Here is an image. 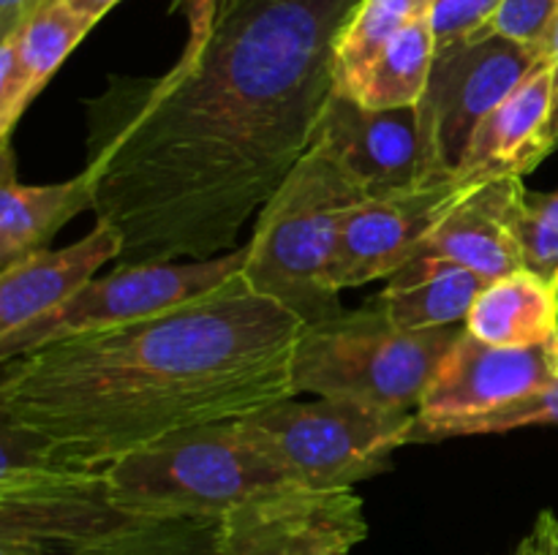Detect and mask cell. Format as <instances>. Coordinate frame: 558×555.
I'll use <instances>...</instances> for the list:
<instances>
[{
	"instance_id": "d6986e66",
	"label": "cell",
	"mask_w": 558,
	"mask_h": 555,
	"mask_svg": "<svg viewBox=\"0 0 558 555\" xmlns=\"http://www.w3.org/2000/svg\"><path fill=\"white\" fill-rule=\"evenodd\" d=\"M466 332L490 346H548L554 335L550 283L532 270L490 281L469 310Z\"/></svg>"
},
{
	"instance_id": "7c38bea8",
	"label": "cell",
	"mask_w": 558,
	"mask_h": 555,
	"mask_svg": "<svg viewBox=\"0 0 558 555\" xmlns=\"http://www.w3.org/2000/svg\"><path fill=\"white\" fill-rule=\"evenodd\" d=\"M474 185L477 183H461L452 177L417 190L376 196L354 207L341 229V243L330 272L332 288L341 294L343 288L390 278L401 270L450 215L452 207L472 194Z\"/></svg>"
},
{
	"instance_id": "e575fe53",
	"label": "cell",
	"mask_w": 558,
	"mask_h": 555,
	"mask_svg": "<svg viewBox=\"0 0 558 555\" xmlns=\"http://www.w3.org/2000/svg\"><path fill=\"white\" fill-rule=\"evenodd\" d=\"M44 3V0H36V9H38V5H41ZM36 9H33V11H36Z\"/></svg>"
},
{
	"instance_id": "4dcf8cb0",
	"label": "cell",
	"mask_w": 558,
	"mask_h": 555,
	"mask_svg": "<svg viewBox=\"0 0 558 555\" xmlns=\"http://www.w3.org/2000/svg\"><path fill=\"white\" fill-rule=\"evenodd\" d=\"M36 9V0H0V38L11 36Z\"/></svg>"
},
{
	"instance_id": "4fadbf2b",
	"label": "cell",
	"mask_w": 558,
	"mask_h": 555,
	"mask_svg": "<svg viewBox=\"0 0 558 555\" xmlns=\"http://www.w3.org/2000/svg\"><path fill=\"white\" fill-rule=\"evenodd\" d=\"M556 379L548 346L505 348L466 330L436 365L417 406L420 422L477 417L543 390Z\"/></svg>"
},
{
	"instance_id": "ac0fdd59",
	"label": "cell",
	"mask_w": 558,
	"mask_h": 555,
	"mask_svg": "<svg viewBox=\"0 0 558 555\" xmlns=\"http://www.w3.org/2000/svg\"><path fill=\"white\" fill-rule=\"evenodd\" d=\"M485 286V278L456 261L420 256L392 272L374 299L403 330H439L466 324Z\"/></svg>"
},
{
	"instance_id": "d4e9b609",
	"label": "cell",
	"mask_w": 558,
	"mask_h": 555,
	"mask_svg": "<svg viewBox=\"0 0 558 555\" xmlns=\"http://www.w3.org/2000/svg\"><path fill=\"white\" fill-rule=\"evenodd\" d=\"M512 229L521 243L526 270L554 281L558 272V190L523 194L512 212Z\"/></svg>"
},
{
	"instance_id": "7402d4cb",
	"label": "cell",
	"mask_w": 558,
	"mask_h": 555,
	"mask_svg": "<svg viewBox=\"0 0 558 555\" xmlns=\"http://www.w3.org/2000/svg\"><path fill=\"white\" fill-rule=\"evenodd\" d=\"M428 9L430 0H360L338 38V90H343L396 33H401L417 16L428 14Z\"/></svg>"
},
{
	"instance_id": "277c9868",
	"label": "cell",
	"mask_w": 558,
	"mask_h": 555,
	"mask_svg": "<svg viewBox=\"0 0 558 555\" xmlns=\"http://www.w3.org/2000/svg\"><path fill=\"white\" fill-rule=\"evenodd\" d=\"M466 324L403 330L376 299L305 326L292 362L294 392L417 411L420 397L447 348Z\"/></svg>"
},
{
	"instance_id": "5b68a950",
	"label": "cell",
	"mask_w": 558,
	"mask_h": 555,
	"mask_svg": "<svg viewBox=\"0 0 558 555\" xmlns=\"http://www.w3.org/2000/svg\"><path fill=\"white\" fill-rule=\"evenodd\" d=\"M104 473L114 504L134 517H223L251 498L300 488L234 422L169 435Z\"/></svg>"
},
{
	"instance_id": "2e32d148",
	"label": "cell",
	"mask_w": 558,
	"mask_h": 555,
	"mask_svg": "<svg viewBox=\"0 0 558 555\" xmlns=\"http://www.w3.org/2000/svg\"><path fill=\"white\" fill-rule=\"evenodd\" d=\"M120 254V232L96 221V229L69 248L38 250L0 270V335L60 308L87 286L107 261H118Z\"/></svg>"
},
{
	"instance_id": "7a4b0ae2",
	"label": "cell",
	"mask_w": 558,
	"mask_h": 555,
	"mask_svg": "<svg viewBox=\"0 0 558 555\" xmlns=\"http://www.w3.org/2000/svg\"><path fill=\"white\" fill-rule=\"evenodd\" d=\"M305 321L240 275L163 313L82 332L0 368V422L58 466L112 462L294 397Z\"/></svg>"
},
{
	"instance_id": "6da1fadb",
	"label": "cell",
	"mask_w": 558,
	"mask_h": 555,
	"mask_svg": "<svg viewBox=\"0 0 558 555\" xmlns=\"http://www.w3.org/2000/svg\"><path fill=\"white\" fill-rule=\"evenodd\" d=\"M189 38L167 74L93 101V212L120 264L234 250L322 134L336 49L360 0H185Z\"/></svg>"
},
{
	"instance_id": "8fae6325",
	"label": "cell",
	"mask_w": 558,
	"mask_h": 555,
	"mask_svg": "<svg viewBox=\"0 0 558 555\" xmlns=\"http://www.w3.org/2000/svg\"><path fill=\"white\" fill-rule=\"evenodd\" d=\"M322 136L330 141L349 174L363 185L368 199L452 180L441 166L428 114L420 103L365 109L343 92H336Z\"/></svg>"
},
{
	"instance_id": "30bf717a",
	"label": "cell",
	"mask_w": 558,
	"mask_h": 555,
	"mask_svg": "<svg viewBox=\"0 0 558 555\" xmlns=\"http://www.w3.org/2000/svg\"><path fill=\"white\" fill-rule=\"evenodd\" d=\"M365 536L368 520L354 488L276 490L218 517V555L352 553Z\"/></svg>"
},
{
	"instance_id": "484cf974",
	"label": "cell",
	"mask_w": 558,
	"mask_h": 555,
	"mask_svg": "<svg viewBox=\"0 0 558 555\" xmlns=\"http://www.w3.org/2000/svg\"><path fill=\"white\" fill-rule=\"evenodd\" d=\"M558 20V0H501L496 14L474 38L501 36L521 47L548 49V38ZM472 38V41H474Z\"/></svg>"
},
{
	"instance_id": "836d02e7",
	"label": "cell",
	"mask_w": 558,
	"mask_h": 555,
	"mask_svg": "<svg viewBox=\"0 0 558 555\" xmlns=\"http://www.w3.org/2000/svg\"><path fill=\"white\" fill-rule=\"evenodd\" d=\"M512 555H537V542H534L532 531H529V536L523 539L521 544H518V547H515V553H512Z\"/></svg>"
},
{
	"instance_id": "9a60e30c",
	"label": "cell",
	"mask_w": 558,
	"mask_h": 555,
	"mask_svg": "<svg viewBox=\"0 0 558 555\" xmlns=\"http://www.w3.org/2000/svg\"><path fill=\"white\" fill-rule=\"evenodd\" d=\"M550 85L548 54L529 71L526 79L483 120L469 141L466 158L456 177L461 183H485L494 177H526L554 152L548 136Z\"/></svg>"
},
{
	"instance_id": "8992f818",
	"label": "cell",
	"mask_w": 558,
	"mask_h": 555,
	"mask_svg": "<svg viewBox=\"0 0 558 555\" xmlns=\"http://www.w3.org/2000/svg\"><path fill=\"white\" fill-rule=\"evenodd\" d=\"M0 555H90L136 520L109 495L107 473L58 466L0 422Z\"/></svg>"
},
{
	"instance_id": "ffe728a7",
	"label": "cell",
	"mask_w": 558,
	"mask_h": 555,
	"mask_svg": "<svg viewBox=\"0 0 558 555\" xmlns=\"http://www.w3.org/2000/svg\"><path fill=\"white\" fill-rule=\"evenodd\" d=\"M436 41L428 14L409 22L379 54L349 82L343 96L365 109H401L423 101L434 69Z\"/></svg>"
},
{
	"instance_id": "5bb4252c",
	"label": "cell",
	"mask_w": 558,
	"mask_h": 555,
	"mask_svg": "<svg viewBox=\"0 0 558 555\" xmlns=\"http://www.w3.org/2000/svg\"><path fill=\"white\" fill-rule=\"evenodd\" d=\"M526 194L521 177H494L477 183L472 194L452 207L450 215L420 245L417 256L447 259L477 272L485 281H499L526 270L521 243L512 229V212Z\"/></svg>"
},
{
	"instance_id": "9c48e42d",
	"label": "cell",
	"mask_w": 558,
	"mask_h": 555,
	"mask_svg": "<svg viewBox=\"0 0 558 555\" xmlns=\"http://www.w3.org/2000/svg\"><path fill=\"white\" fill-rule=\"evenodd\" d=\"M543 58L545 52L539 49L521 47L501 36L474 38L436 52L428 90L420 107L428 114L441 166L452 177L461 169L469 141L483 120Z\"/></svg>"
},
{
	"instance_id": "1f68e13d",
	"label": "cell",
	"mask_w": 558,
	"mask_h": 555,
	"mask_svg": "<svg viewBox=\"0 0 558 555\" xmlns=\"http://www.w3.org/2000/svg\"><path fill=\"white\" fill-rule=\"evenodd\" d=\"M76 11H82L85 16H90L93 22L101 20L104 14H109V9L120 3V0H69Z\"/></svg>"
},
{
	"instance_id": "e0dca14e",
	"label": "cell",
	"mask_w": 558,
	"mask_h": 555,
	"mask_svg": "<svg viewBox=\"0 0 558 555\" xmlns=\"http://www.w3.org/2000/svg\"><path fill=\"white\" fill-rule=\"evenodd\" d=\"M82 210H93L85 169L65 183L25 185L14 177L9 145H3L0 183V270L47 250L49 239Z\"/></svg>"
},
{
	"instance_id": "3957f363",
	"label": "cell",
	"mask_w": 558,
	"mask_h": 555,
	"mask_svg": "<svg viewBox=\"0 0 558 555\" xmlns=\"http://www.w3.org/2000/svg\"><path fill=\"white\" fill-rule=\"evenodd\" d=\"M368 199L325 136H316L287 183L254 218L240 278L259 297L292 310L305 324L341 313L330 283L341 229Z\"/></svg>"
},
{
	"instance_id": "ba28073f",
	"label": "cell",
	"mask_w": 558,
	"mask_h": 555,
	"mask_svg": "<svg viewBox=\"0 0 558 555\" xmlns=\"http://www.w3.org/2000/svg\"><path fill=\"white\" fill-rule=\"evenodd\" d=\"M245 243L223 256L199 261H156V264H120L107 278H93L87 286L41 319L0 335V365L47 343L65 341L82 332L129 324L145 316L163 313L216 292L243 272Z\"/></svg>"
},
{
	"instance_id": "44dd1931",
	"label": "cell",
	"mask_w": 558,
	"mask_h": 555,
	"mask_svg": "<svg viewBox=\"0 0 558 555\" xmlns=\"http://www.w3.org/2000/svg\"><path fill=\"white\" fill-rule=\"evenodd\" d=\"M96 22L76 11L69 0H44L14 33L22 69L31 82L33 98L47 87L54 71L76 49V44L90 33ZM9 38V36H5Z\"/></svg>"
},
{
	"instance_id": "f1b7e54d",
	"label": "cell",
	"mask_w": 558,
	"mask_h": 555,
	"mask_svg": "<svg viewBox=\"0 0 558 555\" xmlns=\"http://www.w3.org/2000/svg\"><path fill=\"white\" fill-rule=\"evenodd\" d=\"M532 536L537 542V555H558V511H539Z\"/></svg>"
},
{
	"instance_id": "cb8c5ba5",
	"label": "cell",
	"mask_w": 558,
	"mask_h": 555,
	"mask_svg": "<svg viewBox=\"0 0 558 555\" xmlns=\"http://www.w3.org/2000/svg\"><path fill=\"white\" fill-rule=\"evenodd\" d=\"M529 424H558V379L521 400H512L488 414H477V417L450 419V422H420L414 417L409 444L461 439V435L507 433V430L529 428Z\"/></svg>"
},
{
	"instance_id": "52a82bcc",
	"label": "cell",
	"mask_w": 558,
	"mask_h": 555,
	"mask_svg": "<svg viewBox=\"0 0 558 555\" xmlns=\"http://www.w3.org/2000/svg\"><path fill=\"white\" fill-rule=\"evenodd\" d=\"M417 411H387L360 403L294 397L234 419L248 444L287 471L300 488L347 490L390 466L409 444Z\"/></svg>"
},
{
	"instance_id": "f546056e",
	"label": "cell",
	"mask_w": 558,
	"mask_h": 555,
	"mask_svg": "<svg viewBox=\"0 0 558 555\" xmlns=\"http://www.w3.org/2000/svg\"><path fill=\"white\" fill-rule=\"evenodd\" d=\"M548 63H550V85H554V103H550V123H548V136L554 150L558 147V20L554 25V33L548 38Z\"/></svg>"
},
{
	"instance_id": "d590c367",
	"label": "cell",
	"mask_w": 558,
	"mask_h": 555,
	"mask_svg": "<svg viewBox=\"0 0 558 555\" xmlns=\"http://www.w3.org/2000/svg\"><path fill=\"white\" fill-rule=\"evenodd\" d=\"M332 555H349V553H332Z\"/></svg>"
},
{
	"instance_id": "83f0119b",
	"label": "cell",
	"mask_w": 558,
	"mask_h": 555,
	"mask_svg": "<svg viewBox=\"0 0 558 555\" xmlns=\"http://www.w3.org/2000/svg\"><path fill=\"white\" fill-rule=\"evenodd\" d=\"M31 101V82L22 69L14 38H0V136H3V145H9L11 131Z\"/></svg>"
},
{
	"instance_id": "603a6c76",
	"label": "cell",
	"mask_w": 558,
	"mask_h": 555,
	"mask_svg": "<svg viewBox=\"0 0 558 555\" xmlns=\"http://www.w3.org/2000/svg\"><path fill=\"white\" fill-rule=\"evenodd\" d=\"M90 555H218V517H145Z\"/></svg>"
},
{
	"instance_id": "d6a6232c",
	"label": "cell",
	"mask_w": 558,
	"mask_h": 555,
	"mask_svg": "<svg viewBox=\"0 0 558 555\" xmlns=\"http://www.w3.org/2000/svg\"><path fill=\"white\" fill-rule=\"evenodd\" d=\"M550 294H554V335H550L548 351H550V365H554V373L558 379V272L550 281Z\"/></svg>"
},
{
	"instance_id": "4316f807",
	"label": "cell",
	"mask_w": 558,
	"mask_h": 555,
	"mask_svg": "<svg viewBox=\"0 0 558 555\" xmlns=\"http://www.w3.org/2000/svg\"><path fill=\"white\" fill-rule=\"evenodd\" d=\"M501 0H430L428 20L434 30L436 52L472 41L485 30Z\"/></svg>"
}]
</instances>
